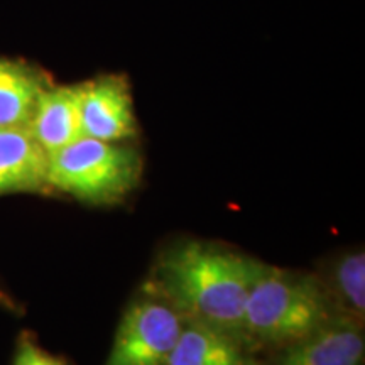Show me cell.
<instances>
[{"label": "cell", "instance_id": "1", "mask_svg": "<svg viewBox=\"0 0 365 365\" xmlns=\"http://www.w3.org/2000/svg\"><path fill=\"white\" fill-rule=\"evenodd\" d=\"M262 266L217 242L182 240L159 254L143 289L161 296L185 319L244 340L245 301Z\"/></svg>", "mask_w": 365, "mask_h": 365}, {"label": "cell", "instance_id": "2", "mask_svg": "<svg viewBox=\"0 0 365 365\" xmlns=\"http://www.w3.org/2000/svg\"><path fill=\"white\" fill-rule=\"evenodd\" d=\"M339 317L318 274L264 266L250 287L242 319L245 344L257 354L284 349Z\"/></svg>", "mask_w": 365, "mask_h": 365}, {"label": "cell", "instance_id": "3", "mask_svg": "<svg viewBox=\"0 0 365 365\" xmlns=\"http://www.w3.org/2000/svg\"><path fill=\"white\" fill-rule=\"evenodd\" d=\"M143 173V154L127 143H107L81 135L49 154L51 191L95 207L124 202L139 186Z\"/></svg>", "mask_w": 365, "mask_h": 365}, {"label": "cell", "instance_id": "4", "mask_svg": "<svg viewBox=\"0 0 365 365\" xmlns=\"http://www.w3.org/2000/svg\"><path fill=\"white\" fill-rule=\"evenodd\" d=\"M182 325L171 303L140 289L118 322L105 365H168Z\"/></svg>", "mask_w": 365, "mask_h": 365}, {"label": "cell", "instance_id": "5", "mask_svg": "<svg viewBox=\"0 0 365 365\" xmlns=\"http://www.w3.org/2000/svg\"><path fill=\"white\" fill-rule=\"evenodd\" d=\"M81 134L107 143L139 135L130 85L122 75H103L80 83Z\"/></svg>", "mask_w": 365, "mask_h": 365}, {"label": "cell", "instance_id": "6", "mask_svg": "<svg viewBox=\"0 0 365 365\" xmlns=\"http://www.w3.org/2000/svg\"><path fill=\"white\" fill-rule=\"evenodd\" d=\"M364 323L333 317L318 330L262 357V365H364Z\"/></svg>", "mask_w": 365, "mask_h": 365}, {"label": "cell", "instance_id": "7", "mask_svg": "<svg viewBox=\"0 0 365 365\" xmlns=\"http://www.w3.org/2000/svg\"><path fill=\"white\" fill-rule=\"evenodd\" d=\"M49 154L27 127H0V196L49 195Z\"/></svg>", "mask_w": 365, "mask_h": 365}, {"label": "cell", "instance_id": "8", "mask_svg": "<svg viewBox=\"0 0 365 365\" xmlns=\"http://www.w3.org/2000/svg\"><path fill=\"white\" fill-rule=\"evenodd\" d=\"M168 365H262V355L239 336L185 319Z\"/></svg>", "mask_w": 365, "mask_h": 365}, {"label": "cell", "instance_id": "9", "mask_svg": "<svg viewBox=\"0 0 365 365\" xmlns=\"http://www.w3.org/2000/svg\"><path fill=\"white\" fill-rule=\"evenodd\" d=\"M31 134L48 154L65 148L81 137L80 83L49 85L36 103L27 124Z\"/></svg>", "mask_w": 365, "mask_h": 365}, {"label": "cell", "instance_id": "10", "mask_svg": "<svg viewBox=\"0 0 365 365\" xmlns=\"http://www.w3.org/2000/svg\"><path fill=\"white\" fill-rule=\"evenodd\" d=\"M49 85L36 68L0 58V127H27L41 93Z\"/></svg>", "mask_w": 365, "mask_h": 365}, {"label": "cell", "instance_id": "11", "mask_svg": "<svg viewBox=\"0 0 365 365\" xmlns=\"http://www.w3.org/2000/svg\"><path fill=\"white\" fill-rule=\"evenodd\" d=\"M319 281L339 317L365 322V255L362 249L336 255L327 264Z\"/></svg>", "mask_w": 365, "mask_h": 365}, {"label": "cell", "instance_id": "12", "mask_svg": "<svg viewBox=\"0 0 365 365\" xmlns=\"http://www.w3.org/2000/svg\"><path fill=\"white\" fill-rule=\"evenodd\" d=\"M12 365H70L61 355H54L38 344L34 335L21 333L16 341Z\"/></svg>", "mask_w": 365, "mask_h": 365}, {"label": "cell", "instance_id": "13", "mask_svg": "<svg viewBox=\"0 0 365 365\" xmlns=\"http://www.w3.org/2000/svg\"><path fill=\"white\" fill-rule=\"evenodd\" d=\"M0 308L7 309V312L16 313V314L21 313L19 301L14 298V296L9 293V291L2 284H0Z\"/></svg>", "mask_w": 365, "mask_h": 365}]
</instances>
